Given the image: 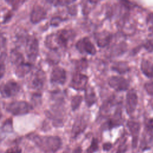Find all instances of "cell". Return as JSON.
Returning a JSON list of instances; mask_svg holds the SVG:
<instances>
[{"label":"cell","instance_id":"obj_1","mask_svg":"<svg viewBox=\"0 0 153 153\" xmlns=\"http://www.w3.org/2000/svg\"><path fill=\"white\" fill-rule=\"evenodd\" d=\"M75 33L72 30L62 29L56 33L50 35L46 44L51 50H57L59 48H66L69 41L74 37Z\"/></svg>","mask_w":153,"mask_h":153},{"label":"cell","instance_id":"obj_2","mask_svg":"<svg viewBox=\"0 0 153 153\" xmlns=\"http://www.w3.org/2000/svg\"><path fill=\"white\" fill-rule=\"evenodd\" d=\"M33 141L41 150L47 152H55L62 146V140L58 136H34Z\"/></svg>","mask_w":153,"mask_h":153},{"label":"cell","instance_id":"obj_3","mask_svg":"<svg viewBox=\"0 0 153 153\" xmlns=\"http://www.w3.org/2000/svg\"><path fill=\"white\" fill-rule=\"evenodd\" d=\"M32 109V106L25 101H14L9 103L6 107L7 111L14 115L27 114Z\"/></svg>","mask_w":153,"mask_h":153},{"label":"cell","instance_id":"obj_4","mask_svg":"<svg viewBox=\"0 0 153 153\" xmlns=\"http://www.w3.org/2000/svg\"><path fill=\"white\" fill-rule=\"evenodd\" d=\"M26 53L30 62H34L38 54V42L34 37H29L26 41Z\"/></svg>","mask_w":153,"mask_h":153},{"label":"cell","instance_id":"obj_5","mask_svg":"<svg viewBox=\"0 0 153 153\" xmlns=\"http://www.w3.org/2000/svg\"><path fill=\"white\" fill-rule=\"evenodd\" d=\"M19 84L14 81H8L0 86V93L3 97L16 96L20 91Z\"/></svg>","mask_w":153,"mask_h":153},{"label":"cell","instance_id":"obj_6","mask_svg":"<svg viewBox=\"0 0 153 153\" xmlns=\"http://www.w3.org/2000/svg\"><path fill=\"white\" fill-rule=\"evenodd\" d=\"M88 77L80 72H76L73 75L69 86L76 90H85L88 83Z\"/></svg>","mask_w":153,"mask_h":153},{"label":"cell","instance_id":"obj_7","mask_svg":"<svg viewBox=\"0 0 153 153\" xmlns=\"http://www.w3.org/2000/svg\"><path fill=\"white\" fill-rule=\"evenodd\" d=\"M76 49L80 53H87L94 55L96 53V49L89 38L84 37L79 39L75 45Z\"/></svg>","mask_w":153,"mask_h":153},{"label":"cell","instance_id":"obj_8","mask_svg":"<svg viewBox=\"0 0 153 153\" xmlns=\"http://www.w3.org/2000/svg\"><path fill=\"white\" fill-rule=\"evenodd\" d=\"M109 85L117 91H126L129 87L128 81L124 78L119 76H113L108 81Z\"/></svg>","mask_w":153,"mask_h":153},{"label":"cell","instance_id":"obj_9","mask_svg":"<svg viewBox=\"0 0 153 153\" xmlns=\"http://www.w3.org/2000/svg\"><path fill=\"white\" fill-rule=\"evenodd\" d=\"M123 124L122 110L121 105H118L117 107L112 116L106 121L104 125L106 129H111L114 127H118Z\"/></svg>","mask_w":153,"mask_h":153},{"label":"cell","instance_id":"obj_10","mask_svg":"<svg viewBox=\"0 0 153 153\" xmlns=\"http://www.w3.org/2000/svg\"><path fill=\"white\" fill-rule=\"evenodd\" d=\"M66 79V72L61 67H55L50 75V81L52 84L63 85Z\"/></svg>","mask_w":153,"mask_h":153},{"label":"cell","instance_id":"obj_11","mask_svg":"<svg viewBox=\"0 0 153 153\" xmlns=\"http://www.w3.org/2000/svg\"><path fill=\"white\" fill-rule=\"evenodd\" d=\"M137 104V95L136 92L133 90H130L128 91L126 95V112L128 115L133 114Z\"/></svg>","mask_w":153,"mask_h":153},{"label":"cell","instance_id":"obj_12","mask_svg":"<svg viewBox=\"0 0 153 153\" xmlns=\"http://www.w3.org/2000/svg\"><path fill=\"white\" fill-rule=\"evenodd\" d=\"M127 126L132 136V146L133 148H135L137 144L140 125L139 123L131 120L127 122Z\"/></svg>","mask_w":153,"mask_h":153},{"label":"cell","instance_id":"obj_13","mask_svg":"<svg viewBox=\"0 0 153 153\" xmlns=\"http://www.w3.org/2000/svg\"><path fill=\"white\" fill-rule=\"evenodd\" d=\"M87 126V121L84 117H78L72 126V134L74 137H77L79 134L82 133Z\"/></svg>","mask_w":153,"mask_h":153},{"label":"cell","instance_id":"obj_14","mask_svg":"<svg viewBox=\"0 0 153 153\" xmlns=\"http://www.w3.org/2000/svg\"><path fill=\"white\" fill-rule=\"evenodd\" d=\"M47 15L45 9L40 5L33 7L30 13V20L33 23H36L44 20Z\"/></svg>","mask_w":153,"mask_h":153},{"label":"cell","instance_id":"obj_15","mask_svg":"<svg viewBox=\"0 0 153 153\" xmlns=\"http://www.w3.org/2000/svg\"><path fill=\"white\" fill-rule=\"evenodd\" d=\"M97 45L100 48L107 46L112 39V34L107 31H102L96 33L94 35Z\"/></svg>","mask_w":153,"mask_h":153},{"label":"cell","instance_id":"obj_16","mask_svg":"<svg viewBox=\"0 0 153 153\" xmlns=\"http://www.w3.org/2000/svg\"><path fill=\"white\" fill-rule=\"evenodd\" d=\"M84 99L88 107L91 106L97 101V97L94 90L91 86L87 87L85 89Z\"/></svg>","mask_w":153,"mask_h":153},{"label":"cell","instance_id":"obj_17","mask_svg":"<svg viewBox=\"0 0 153 153\" xmlns=\"http://www.w3.org/2000/svg\"><path fill=\"white\" fill-rule=\"evenodd\" d=\"M140 69L143 74L148 78H153L152 64L148 60L142 59L140 63Z\"/></svg>","mask_w":153,"mask_h":153},{"label":"cell","instance_id":"obj_18","mask_svg":"<svg viewBox=\"0 0 153 153\" xmlns=\"http://www.w3.org/2000/svg\"><path fill=\"white\" fill-rule=\"evenodd\" d=\"M32 69L30 63H23L16 66L15 73L18 77H23L26 75Z\"/></svg>","mask_w":153,"mask_h":153},{"label":"cell","instance_id":"obj_19","mask_svg":"<svg viewBox=\"0 0 153 153\" xmlns=\"http://www.w3.org/2000/svg\"><path fill=\"white\" fill-rule=\"evenodd\" d=\"M10 60L11 63L15 65L16 66L25 63V59L23 54L17 51L16 50H13L10 54Z\"/></svg>","mask_w":153,"mask_h":153},{"label":"cell","instance_id":"obj_20","mask_svg":"<svg viewBox=\"0 0 153 153\" xmlns=\"http://www.w3.org/2000/svg\"><path fill=\"white\" fill-rule=\"evenodd\" d=\"M112 69L119 74H123L130 71V67L126 62H117L112 65Z\"/></svg>","mask_w":153,"mask_h":153},{"label":"cell","instance_id":"obj_21","mask_svg":"<svg viewBox=\"0 0 153 153\" xmlns=\"http://www.w3.org/2000/svg\"><path fill=\"white\" fill-rule=\"evenodd\" d=\"M44 77L42 72H37L32 80V86L34 89H41L44 85Z\"/></svg>","mask_w":153,"mask_h":153},{"label":"cell","instance_id":"obj_22","mask_svg":"<svg viewBox=\"0 0 153 153\" xmlns=\"http://www.w3.org/2000/svg\"><path fill=\"white\" fill-rule=\"evenodd\" d=\"M127 49V45L124 42H120L112 47L111 50V56H118L123 54Z\"/></svg>","mask_w":153,"mask_h":153},{"label":"cell","instance_id":"obj_23","mask_svg":"<svg viewBox=\"0 0 153 153\" xmlns=\"http://www.w3.org/2000/svg\"><path fill=\"white\" fill-rule=\"evenodd\" d=\"M115 105V98L114 97H109L102 105L100 108V112L102 114H106L109 112L110 109Z\"/></svg>","mask_w":153,"mask_h":153},{"label":"cell","instance_id":"obj_24","mask_svg":"<svg viewBox=\"0 0 153 153\" xmlns=\"http://www.w3.org/2000/svg\"><path fill=\"white\" fill-rule=\"evenodd\" d=\"M82 101V97L80 95H76L74 96L71 100V108L72 111H75L80 106Z\"/></svg>","mask_w":153,"mask_h":153},{"label":"cell","instance_id":"obj_25","mask_svg":"<svg viewBox=\"0 0 153 153\" xmlns=\"http://www.w3.org/2000/svg\"><path fill=\"white\" fill-rule=\"evenodd\" d=\"M48 61L52 64H57L60 60V56L56 52V50H52L51 53H50L48 57Z\"/></svg>","mask_w":153,"mask_h":153},{"label":"cell","instance_id":"obj_26","mask_svg":"<svg viewBox=\"0 0 153 153\" xmlns=\"http://www.w3.org/2000/svg\"><path fill=\"white\" fill-rule=\"evenodd\" d=\"M98 148H99L98 140L97 139L93 138L92 139L90 147L87 149V153H94V152L97 151Z\"/></svg>","mask_w":153,"mask_h":153},{"label":"cell","instance_id":"obj_27","mask_svg":"<svg viewBox=\"0 0 153 153\" xmlns=\"http://www.w3.org/2000/svg\"><path fill=\"white\" fill-rule=\"evenodd\" d=\"M48 2L53 4L55 6H64V5H69L70 4H72L75 1H68V0H65V1L60 0V1H48Z\"/></svg>","mask_w":153,"mask_h":153},{"label":"cell","instance_id":"obj_28","mask_svg":"<svg viewBox=\"0 0 153 153\" xmlns=\"http://www.w3.org/2000/svg\"><path fill=\"white\" fill-rule=\"evenodd\" d=\"M144 88L149 95L153 96V81L146 82L144 85Z\"/></svg>","mask_w":153,"mask_h":153},{"label":"cell","instance_id":"obj_29","mask_svg":"<svg viewBox=\"0 0 153 153\" xmlns=\"http://www.w3.org/2000/svg\"><path fill=\"white\" fill-rule=\"evenodd\" d=\"M87 61L85 59H82L76 63V68L79 70H82L87 68Z\"/></svg>","mask_w":153,"mask_h":153},{"label":"cell","instance_id":"obj_30","mask_svg":"<svg viewBox=\"0 0 153 153\" xmlns=\"http://www.w3.org/2000/svg\"><path fill=\"white\" fill-rule=\"evenodd\" d=\"M64 20H65L63 19H62V17H54L51 19V20L50 21V24H51V26H57L61 22H62Z\"/></svg>","mask_w":153,"mask_h":153},{"label":"cell","instance_id":"obj_31","mask_svg":"<svg viewBox=\"0 0 153 153\" xmlns=\"http://www.w3.org/2000/svg\"><path fill=\"white\" fill-rule=\"evenodd\" d=\"M126 142V140L121 142V143L118 146L117 153H124L127 151V145Z\"/></svg>","mask_w":153,"mask_h":153},{"label":"cell","instance_id":"obj_32","mask_svg":"<svg viewBox=\"0 0 153 153\" xmlns=\"http://www.w3.org/2000/svg\"><path fill=\"white\" fill-rule=\"evenodd\" d=\"M142 47H143L149 52L153 51V43L151 40H147L143 45H142Z\"/></svg>","mask_w":153,"mask_h":153},{"label":"cell","instance_id":"obj_33","mask_svg":"<svg viewBox=\"0 0 153 153\" xmlns=\"http://www.w3.org/2000/svg\"><path fill=\"white\" fill-rule=\"evenodd\" d=\"M22 149L18 146H14L8 149L5 153H21Z\"/></svg>","mask_w":153,"mask_h":153},{"label":"cell","instance_id":"obj_34","mask_svg":"<svg viewBox=\"0 0 153 153\" xmlns=\"http://www.w3.org/2000/svg\"><path fill=\"white\" fill-rule=\"evenodd\" d=\"M5 71V66L4 62L1 59H0V79L4 76Z\"/></svg>","mask_w":153,"mask_h":153},{"label":"cell","instance_id":"obj_35","mask_svg":"<svg viewBox=\"0 0 153 153\" xmlns=\"http://www.w3.org/2000/svg\"><path fill=\"white\" fill-rule=\"evenodd\" d=\"M146 127L149 130L153 129V118H151L147 120L146 122Z\"/></svg>","mask_w":153,"mask_h":153},{"label":"cell","instance_id":"obj_36","mask_svg":"<svg viewBox=\"0 0 153 153\" xmlns=\"http://www.w3.org/2000/svg\"><path fill=\"white\" fill-rule=\"evenodd\" d=\"M146 23L148 25H151V27H153V13L149 14L146 19Z\"/></svg>","mask_w":153,"mask_h":153},{"label":"cell","instance_id":"obj_37","mask_svg":"<svg viewBox=\"0 0 153 153\" xmlns=\"http://www.w3.org/2000/svg\"><path fill=\"white\" fill-rule=\"evenodd\" d=\"M112 145V143H110V142H106V143H105L103 145V149L104 151H109L111 149Z\"/></svg>","mask_w":153,"mask_h":153},{"label":"cell","instance_id":"obj_38","mask_svg":"<svg viewBox=\"0 0 153 153\" xmlns=\"http://www.w3.org/2000/svg\"><path fill=\"white\" fill-rule=\"evenodd\" d=\"M4 45H5V38L2 35H0V48L3 47Z\"/></svg>","mask_w":153,"mask_h":153},{"label":"cell","instance_id":"obj_39","mask_svg":"<svg viewBox=\"0 0 153 153\" xmlns=\"http://www.w3.org/2000/svg\"><path fill=\"white\" fill-rule=\"evenodd\" d=\"M149 36L151 38V40L153 41V27H150L149 29Z\"/></svg>","mask_w":153,"mask_h":153},{"label":"cell","instance_id":"obj_40","mask_svg":"<svg viewBox=\"0 0 153 153\" xmlns=\"http://www.w3.org/2000/svg\"><path fill=\"white\" fill-rule=\"evenodd\" d=\"M74 153H81V148L78 147L76 149H75V151H74Z\"/></svg>","mask_w":153,"mask_h":153},{"label":"cell","instance_id":"obj_41","mask_svg":"<svg viewBox=\"0 0 153 153\" xmlns=\"http://www.w3.org/2000/svg\"><path fill=\"white\" fill-rule=\"evenodd\" d=\"M1 117H2V113H1V109H0V118H1Z\"/></svg>","mask_w":153,"mask_h":153},{"label":"cell","instance_id":"obj_42","mask_svg":"<svg viewBox=\"0 0 153 153\" xmlns=\"http://www.w3.org/2000/svg\"><path fill=\"white\" fill-rule=\"evenodd\" d=\"M152 68H153V64H152Z\"/></svg>","mask_w":153,"mask_h":153}]
</instances>
